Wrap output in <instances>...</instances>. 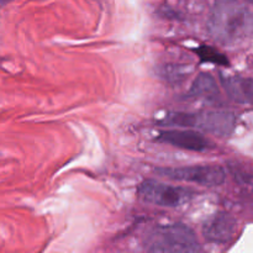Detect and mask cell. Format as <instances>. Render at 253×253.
<instances>
[{"instance_id":"1","label":"cell","mask_w":253,"mask_h":253,"mask_svg":"<svg viewBox=\"0 0 253 253\" xmlns=\"http://www.w3.org/2000/svg\"><path fill=\"white\" fill-rule=\"evenodd\" d=\"M252 0H216L208 21L212 39L224 46L244 43L252 35Z\"/></svg>"},{"instance_id":"2","label":"cell","mask_w":253,"mask_h":253,"mask_svg":"<svg viewBox=\"0 0 253 253\" xmlns=\"http://www.w3.org/2000/svg\"><path fill=\"white\" fill-rule=\"evenodd\" d=\"M163 125L177 127H193L217 137H229L236 127L234 113L224 110L204 111V113H170L163 119Z\"/></svg>"},{"instance_id":"3","label":"cell","mask_w":253,"mask_h":253,"mask_svg":"<svg viewBox=\"0 0 253 253\" xmlns=\"http://www.w3.org/2000/svg\"><path fill=\"white\" fill-rule=\"evenodd\" d=\"M143 246L150 252H189L202 251L194 231L183 224L161 225L151 230L146 236Z\"/></svg>"},{"instance_id":"4","label":"cell","mask_w":253,"mask_h":253,"mask_svg":"<svg viewBox=\"0 0 253 253\" xmlns=\"http://www.w3.org/2000/svg\"><path fill=\"white\" fill-rule=\"evenodd\" d=\"M155 173L160 177L177 182L197 183L203 187H219L225 182L226 173L221 166L200 165L187 167H165L156 168Z\"/></svg>"},{"instance_id":"5","label":"cell","mask_w":253,"mask_h":253,"mask_svg":"<svg viewBox=\"0 0 253 253\" xmlns=\"http://www.w3.org/2000/svg\"><path fill=\"white\" fill-rule=\"evenodd\" d=\"M137 194L142 202L148 204L163 208H178L189 203L195 193L187 188L147 179L138 185Z\"/></svg>"},{"instance_id":"6","label":"cell","mask_w":253,"mask_h":253,"mask_svg":"<svg viewBox=\"0 0 253 253\" xmlns=\"http://www.w3.org/2000/svg\"><path fill=\"white\" fill-rule=\"evenodd\" d=\"M237 234L236 220L226 212H217L203 225V236L210 242L225 245L231 242Z\"/></svg>"},{"instance_id":"7","label":"cell","mask_w":253,"mask_h":253,"mask_svg":"<svg viewBox=\"0 0 253 253\" xmlns=\"http://www.w3.org/2000/svg\"><path fill=\"white\" fill-rule=\"evenodd\" d=\"M160 142L193 152H204L210 147V142L205 136L193 130H165L161 131L157 138Z\"/></svg>"},{"instance_id":"8","label":"cell","mask_w":253,"mask_h":253,"mask_svg":"<svg viewBox=\"0 0 253 253\" xmlns=\"http://www.w3.org/2000/svg\"><path fill=\"white\" fill-rule=\"evenodd\" d=\"M227 95L239 104H250L252 99V79L240 76H221Z\"/></svg>"},{"instance_id":"9","label":"cell","mask_w":253,"mask_h":253,"mask_svg":"<svg viewBox=\"0 0 253 253\" xmlns=\"http://www.w3.org/2000/svg\"><path fill=\"white\" fill-rule=\"evenodd\" d=\"M188 96L194 99H210V100H214L215 98L219 96V86H217L216 82L210 74L200 73L194 79L193 85L190 86Z\"/></svg>"},{"instance_id":"10","label":"cell","mask_w":253,"mask_h":253,"mask_svg":"<svg viewBox=\"0 0 253 253\" xmlns=\"http://www.w3.org/2000/svg\"><path fill=\"white\" fill-rule=\"evenodd\" d=\"M197 53L199 54L200 59L204 62H212V63L220 64V66H226L227 59L225 58L224 54L219 53L216 49L210 48L208 46H202L199 49H197Z\"/></svg>"},{"instance_id":"11","label":"cell","mask_w":253,"mask_h":253,"mask_svg":"<svg viewBox=\"0 0 253 253\" xmlns=\"http://www.w3.org/2000/svg\"><path fill=\"white\" fill-rule=\"evenodd\" d=\"M11 0H0V6H4L5 4H7V2H10Z\"/></svg>"}]
</instances>
